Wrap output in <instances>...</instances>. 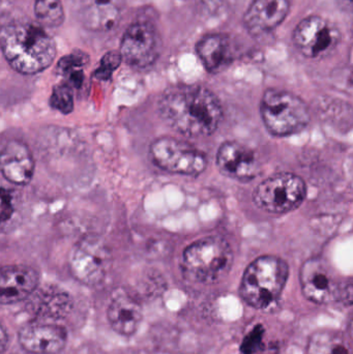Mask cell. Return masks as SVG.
<instances>
[{"label": "cell", "instance_id": "cell-1", "mask_svg": "<svg viewBox=\"0 0 353 354\" xmlns=\"http://www.w3.org/2000/svg\"><path fill=\"white\" fill-rule=\"evenodd\" d=\"M159 110L168 126L189 137L213 134L223 118L217 95L201 85L170 87L160 101Z\"/></svg>", "mask_w": 353, "mask_h": 354}, {"label": "cell", "instance_id": "cell-2", "mask_svg": "<svg viewBox=\"0 0 353 354\" xmlns=\"http://www.w3.org/2000/svg\"><path fill=\"white\" fill-rule=\"evenodd\" d=\"M0 46L4 57L21 74L32 75L51 66L56 56V45L39 25L12 22L0 31Z\"/></svg>", "mask_w": 353, "mask_h": 354}, {"label": "cell", "instance_id": "cell-3", "mask_svg": "<svg viewBox=\"0 0 353 354\" xmlns=\"http://www.w3.org/2000/svg\"><path fill=\"white\" fill-rule=\"evenodd\" d=\"M288 278V266L281 258L263 256L250 264L242 277V299L256 309H265L276 303Z\"/></svg>", "mask_w": 353, "mask_h": 354}, {"label": "cell", "instance_id": "cell-4", "mask_svg": "<svg viewBox=\"0 0 353 354\" xmlns=\"http://www.w3.org/2000/svg\"><path fill=\"white\" fill-rule=\"evenodd\" d=\"M182 263L184 272L195 282L215 284L229 274L233 253L225 239L205 237L187 248Z\"/></svg>", "mask_w": 353, "mask_h": 354}, {"label": "cell", "instance_id": "cell-5", "mask_svg": "<svg viewBox=\"0 0 353 354\" xmlns=\"http://www.w3.org/2000/svg\"><path fill=\"white\" fill-rule=\"evenodd\" d=\"M261 116L267 131L275 136H289L304 130L310 122L308 106L298 95L269 89L261 100Z\"/></svg>", "mask_w": 353, "mask_h": 354}, {"label": "cell", "instance_id": "cell-6", "mask_svg": "<svg viewBox=\"0 0 353 354\" xmlns=\"http://www.w3.org/2000/svg\"><path fill=\"white\" fill-rule=\"evenodd\" d=\"M304 180L296 174H274L263 180L255 189L254 202L265 212L286 214L296 209L306 197Z\"/></svg>", "mask_w": 353, "mask_h": 354}, {"label": "cell", "instance_id": "cell-7", "mask_svg": "<svg viewBox=\"0 0 353 354\" xmlns=\"http://www.w3.org/2000/svg\"><path fill=\"white\" fill-rule=\"evenodd\" d=\"M153 163L170 174L197 176L207 169V160L202 151L180 139L162 137L149 149Z\"/></svg>", "mask_w": 353, "mask_h": 354}, {"label": "cell", "instance_id": "cell-8", "mask_svg": "<svg viewBox=\"0 0 353 354\" xmlns=\"http://www.w3.org/2000/svg\"><path fill=\"white\" fill-rule=\"evenodd\" d=\"M340 39L339 29L318 16L304 19L294 32V45L308 58L329 55L337 48Z\"/></svg>", "mask_w": 353, "mask_h": 354}, {"label": "cell", "instance_id": "cell-9", "mask_svg": "<svg viewBox=\"0 0 353 354\" xmlns=\"http://www.w3.org/2000/svg\"><path fill=\"white\" fill-rule=\"evenodd\" d=\"M109 263V251L97 237H85L75 245L70 254V272L77 280L86 285L102 282Z\"/></svg>", "mask_w": 353, "mask_h": 354}, {"label": "cell", "instance_id": "cell-10", "mask_svg": "<svg viewBox=\"0 0 353 354\" xmlns=\"http://www.w3.org/2000/svg\"><path fill=\"white\" fill-rule=\"evenodd\" d=\"M303 293L319 305L340 301L344 283L338 280L331 266L321 258H311L300 270Z\"/></svg>", "mask_w": 353, "mask_h": 354}, {"label": "cell", "instance_id": "cell-11", "mask_svg": "<svg viewBox=\"0 0 353 354\" xmlns=\"http://www.w3.org/2000/svg\"><path fill=\"white\" fill-rule=\"evenodd\" d=\"M161 41L159 33L149 22H135L126 29L120 45V55L135 68H147L157 59Z\"/></svg>", "mask_w": 353, "mask_h": 354}, {"label": "cell", "instance_id": "cell-12", "mask_svg": "<svg viewBox=\"0 0 353 354\" xmlns=\"http://www.w3.org/2000/svg\"><path fill=\"white\" fill-rule=\"evenodd\" d=\"M217 164L224 176L240 181L252 180L260 172V164L254 151L233 141L220 147Z\"/></svg>", "mask_w": 353, "mask_h": 354}, {"label": "cell", "instance_id": "cell-13", "mask_svg": "<svg viewBox=\"0 0 353 354\" xmlns=\"http://www.w3.org/2000/svg\"><path fill=\"white\" fill-rule=\"evenodd\" d=\"M39 283V274L30 266L17 264L0 268V304L12 305L26 301Z\"/></svg>", "mask_w": 353, "mask_h": 354}, {"label": "cell", "instance_id": "cell-14", "mask_svg": "<svg viewBox=\"0 0 353 354\" xmlns=\"http://www.w3.org/2000/svg\"><path fill=\"white\" fill-rule=\"evenodd\" d=\"M18 339L27 353L56 354L66 346L68 333L57 324H29L21 328Z\"/></svg>", "mask_w": 353, "mask_h": 354}, {"label": "cell", "instance_id": "cell-15", "mask_svg": "<svg viewBox=\"0 0 353 354\" xmlns=\"http://www.w3.org/2000/svg\"><path fill=\"white\" fill-rule=\"evenodd\" d=\"M0 172L6 180L17 185H26L35 174V159L26 145L8 141L0 149Z\"/></svg>", "mask_w": 353, "mask_h": 354}, {"label": "cell", "instance_id": "cell-16", "mask_svg": "<svg viewBox=\"0 0 353 354\" xmlns=\"http://www.w3.org/2000/svg\"><path fill=\"white\" fill-rule=\"evenodd\" d=\"M73 309L68 292L55 286L37 287L27 299V310L37 318L58 320L66 317Z\"/></svg>", "mask_w": 353, "mask_h": 354}, {"label": "cell", "instance_id": "cell-17", "mask_svg": "<svg viewBox=\"0 0 353 354\" xmlns=\"http://www.w3.org/2000/svg\"><path fill=\"white\" fill-rule=\"evenodd\" d=\"M289 0H254L245 14V26L253 35L279 26L289 12Z\"/></svg>", "mask_w": 353, "mask_h": 354}, {"label": "cell", "instance_id": "cell-18", "mask_svg": "<svg viewBox=\"0 0 353 354\" xmlns=\"http://www.w3.org/2000/svg\"><path fill=\"white\" fill-rule=\"evenodd\" d=\"M110 326L117 334L132 336L142 320V310L136 299L126 293H117L107 311Z\"/></svg>", "mask_w": 353, "mask_h": 354}, {"label": "cell", "instance_id": "cell-19", "mask_svg": "<svg viewBox=\"0 0 353 354\" xmlns=\"http://www.w3.org/2000/svg\"><path fill=\"white\" fill-rule=\"evenodd\" d=\"M196 52L209 73L217 74L231 64L232 50L229 37L226 35H209L199 41Z\"/></svg>", "mask_w": 353, "mask_h": 354}, {"label": "cell", "instance_id": "cell-20", "mask_svg": "<svg viewBox=\"0 0 353 354\" xmlns=\"http://www.w3.org/2000/svg\"><path fill=\"white\" fill-rule=\"evenodd\" d=\"M117 17L118 10L113 0H86L82 8L83 23L93 30L111 29Z\"/></svg>", "mask_w": 353, "mask_h": 354}, {"label": "cell", "instance_id": "cell-21", "mask_svg": "<svg viewBox=\"0 0 353 354\" xmlns=\"http://www.w3.org/2000/svg\"><path fill=\"white\" fill-rule=\"evenodd\" d=\"M306 354H350L347 341L335 330L315 333L309 341Z\"/></svg>", "mask_w": 353, "mask_h": 354}, {"label": "cell", "instance_id": "cell-22", "mask_svg": "<svg viewBox=\"0 0 353 354\" xmlns=\"http://www.w3.org/2000/svg\"><path fill=\"white\" fill-rule=\"evenodd\" d=\"M88 62V55L80 50H76L64 56L58 62L56 70L60 76L66 79V84L74 88H80L84 82V68Z\"/></svg>", "mask_w": 353, "mask_h": 354}, {"label": "cell", "instance_id": "cell-23", "mask_svg": "<svg viewBox=\"0 0 353 354\" xmlns=\"http://www.w3.org/2000/svg\"><path fill=\"white\" fill-rule=\"evenodd\" d=\"M35 14L43 26L58 27L64 23V10L60 0H35Z\"/></svg>", "mask_w": 353, "mask_h": 354}, {"label": "cell", "instance_id": "cell-24", "mask_svg": "<svg viewBox=\"0 0 353 354\" xmlns=\"http://www.w3.org/2000/svg\"><path fill=\"white\" fill-rule=\"evenodd\" d=\"M50 106L61 113H70L74 110V95H73L72 87L66 83L54 86L50 97Z\"/></svg>", "mask_w": 353, "mask_h": 354}, {"label": "cell", "instance_id": "cell-25", "mask_svg": "<svg viewBox=\"0 0 353 354\" xmlns=\"http://www.w3.org/2000/svg\"><path fill=\"white\" fill-rule=\"evenodd\" d=\"M122 57L120 52L110 51L106 53L99 62V68L95 70V77L97 80L106 81L111 78L114 71L117 70L122 64Z\"/></svg>", "mask_w": 353, "mask_h": 354}, {"label": "cell", "instance_id": "cell-26", "mask_svg": "<svg viewBox=\"0 0 353 354\" xmlns=\"http://www.w3.org/2000/svg\"><path fill=\"white\" fill-rule=\"evenodd\" d=\"M14 212L12 196L10 189L0 180V223L8 220Z\"/></svg>", "mask_w": 353, "mask_h": 354}, {"label": "cell", "instance_id": "cell-27", "mask_svg": "<svg viewBox=\"0 0 353 354\" xmlns=\"http://www.w3.org/2000/svg\"><path fill=\"white\" fill-rule=\"evenodd\" d=\"M263 334V330L260 326L253 330V332L245 339L244 344H242L244 354H253L260 348Z\"/></svg>", "mask_w": 353, "mask_h": 354}, {"label": "cell", "instance_id": "cell-28", "mask_svg": "<svg viewBox=\"0 0 353 354\" xmlns=\"http://www.w3.org/2000/svg\"><path fill=\"white\" fill-rule=\"evenodd\" d=\"M8 337L6 334V328H3L1 324H0V354L6 351L8 347Z\"/></svg>", "mask_w": 353, "mask_h": 354}]
</instances>
